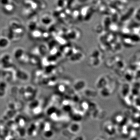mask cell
<instances>
[{"instance_id":"7a4b0ae2","label":"cell","mask_w":140,"mask_h":140,"mask_svg":"<svg viewBox=\"0 0 140 140\" xmlns=\"http://www.w3.org/2000/svg\"><path fill=\"white\" fill-rule=\"evenodd\" d=\"M23 51L22 49H18L15 51L14 53V57L16 59L20 58L23 54Z\"/></svg>"},{"instance_id":"3957f363","label":"cell","mask_w":140,"mask_h":140,"mask_svg":"<svg viewBox=\"0 0 140 140\" xmlns=\"http://www.w3.org/2000/svg\"><path fill=\"white\" fill-rule=\"evenodd\" d=\"M90 1V0H77V1L79 2H81V3H85V2H88V1Z\"/></svg>"},{"instance_id":"6da1fadb","label":"cell","mask_w":140,"mask_h":140,"mask_svg":"<svg viewBox=\"0 0 140 140\" xmlns=\"http://www.w3.org/2000/svg\"><path fill=\"white\" fill-rule=\"evenodd\" d=\"M9 41L8 39L5 37L0 38V48L4 49L9 46Z\"/></svg>"}]
</instances>
